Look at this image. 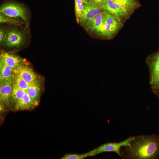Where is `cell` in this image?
<instances>
[{"mask_svg":"<svg viewBox=\"0 0 159 159\" xmlns=\"http://www.w3.org/2000/svg\"><path fill=\"white\" fill-rule=\"evenodd\" d=\"M13 82L19 87L26 91L31 84L27 82L18 74H15Z\"/></svg>","mask_w":159,"mask_h":159,"instance_id":"cell-19","label":"cell"},{"mask_svg":"<svg viewBox=\"0 0 159 159\" xmlns=\"http://www.w3.org/2000/svg\"><path fill=\"white\" fill-rule=\"evenodd\" d=\"M1 23H8L16 25H20L21 22L15 18L5 16L2 14L0 15Z\"/></svg>","mask_w":159,"mask_h":159,"instance_id":"cell-20","label":"cell"},{"mask_svg":"<svg viewBox=\"0 0 159 159\" xmlns=\"http://www.w3.org/2000/svg\"><path fill=\"white\" fill-rule=\"evenodd\" d=\"M38 104L31 98L26 91L23 97L15 104L14 109L15 110H29L34 108Z\"/></svg>","mask_w":159,"mask_h":159,"instance_id":"cell-13","label":"cell"},{"mask_svg":"<svg viewBox=\"0 0 159 159\" xmlns=\"http://www.w3.org/2000/svg\"><path fill=\"white\" fill-rule=\"evenodd\" d=\"M104 12V28L106 38H112L122 26V22L115 16Z\"/></svg>","mask_w":159,"mask_h":159,"instance_id":"cell-7","label":"cell"},{"mask_svg":"<svg viewBox=\"0 0 159 159\" xmlns=\"http://www.w3.org/2000/svg\"><path fill=\"white\" fill-rule=\"evenodd\" d=\"M13 71L14 74H18L29 84L38 81L37 75L32 69L24 64L20 65Z\"/></svg>","mask_w":159,"mask_h":159,"instance_id":"cell-9","label":"cell"},{"mask_svg":"<svg viewBox=\"0 0 159 159\" xmlns=\"http://www.w3.org/2000/svg\"><path fill=\"white\" fill-rule=\"evenodd\" d=\"M0 60L4 62L13 70L21 64H24L25 60L21 57L4 51L1 52Z\"/></svg>","mask_w":159,"mask_h":159,"instance_id":"cell-11","label":"cell"},{"mask_svg":"<svg viewBox=\"0 0 159 159\" xmlns=\"http://www.w3.org/2000/svg\"><path fill=\"white\" fill-rule=\"evenodd\" d=\"M125 9L130 14L140 6L136 0H112Z\"/></svg>","mask_w":159,"mask_h":159,"instance_id":"cell-15","label":"cell"},{"mask_svg":"<svg viewBox=\"0 0 159 159\" xmlns=\"http://www.w3.org/2000/svg\"><path fill=\"white\" fill-rule=\"evenodd\" d=\"M26 92V91L20 88L13 83L11 101L15 104L23 97Z\"/></svg>","mask_w":159,"mask_h":159,"instance_id":"cell-17","label":"cell"},{"mask_svg":"<svg viewBox=\"0 0 159 159\" xmlns=\"http://www.w3.org/2000/svg\"><path fill=\"white\" fill-rule=\"evenodd\" d=\"M5 34L4 30L2 28L0 29V43L1 44L4 41Z\"/></svg>","mask_w":159,"mask_h":159,"instance_id":"cell-22","label":"cell"},{"mask_svg":"<svg viewBox=\"0 0 159 159\" xmlns=\"http://www.w3.org/2000/svg\"><path fill=\"white\" fill-rule=\"evenodd\" d=\"M26 91L33 100L39 102L41 87L39 81L31 84Z\"/></svg>","mask_w":159,"mask_h":159,"instance_id":"cell-16","label":"cell"},{"mask_svg":"<svg viewBox=\"0 0 159 159\" xmlns=\"http://www.w3.org/2000/svg\"><path fill=\"white\" fill-rule=\"evenodd\" d=\"M102 11L99 4L93 0H88L85 4L82 16L79 23L86 29L95 16Z\"/></svg>","mask_w":159,"mask_h":159,"instance_id":"cell-4","label":"cell"},{"mask_svg":"<svg viewBox=\"0 0 159 159\" xmlns=\"http://www.w3.org/2000/svg\"><path fill=\"white\" fill-rule=\"evenodd\" d=\"M74 3L76 19L79 23L82 16L86 2L84 0H74Z\"/></svg>","mask_w":159,"mask_h":159,"instance_id":"cell-18","label":"cell"},{"mask_svg":"<svg viewBox=\"0 0 159 159\" xmlns=\"http://www.w3.org/2000/svg\"><path fill=\"white\" fill-rule=\"evenodd\" d=\"M0 12V14L7 16L21 18L27 24L26 10L22 4L11 1L5 2L1 6Z\"/></svg>","mask_w":159,"mask_h":159,"instance_id":"cell-2","label":"cell"},{"mask_svg":"<svg viewBox=\"0 0 159 159\" xmlns=\"http://www.w3.org/2000/svg\"><path fill=\"white\" fill-rule=\"evenodd\" d=\"M99 5L102 11L115 16L122 22L129 15L125 9L112 0H104Z\"/></svg>","mask_w":159,"mask_h":159,"instance_id":"cell-6","label":"cell"},{"mask_svg":"<svg viewBox=\"0 0 159 159\" xmlns=\"http://www.w3.org/2000/svg\"><path fill=\"white\" fill-rule=\"evenodd\" d=\"M89 152L82 154L77 153L67 154L62 157L61 159H83L90 157Z\"/></svg>","mask_w":159,"mask_h":159,"instance_id":"cell-21","label":"cell"},{"mask_svg":"<svg viewBox=\"0 0 159 159\" xmlns=\"http://www.w3.org/2000/svg\"><path fill=\"white\" fill-rule=\"evenodd\" d=\"M96 3L100 4L104 0H93Z\"/></svg>","mask_w":159,"mask_h":159,"instance_id":"cell-23","label":"cell"},{"mask_svg":"<svg viewBox=\"0 0 159 159\" xmlns=\"http://www.w3.org/2000/svg\"><path fill=\"white\" fill-rule=\"evenodd\" d=\"M24 37L21 32L15 29L8 30L5 35L4 42L9 47H18L24 42Z\"/></svg>","mask_w":159,"mask_h":159,"instance_id":"cell-8","label":"cell"},{"mask_svg":"<svg viewBox=\"0 0 159 159\" xmlns=\"http://www.w3.org/2000/svg\"><path fill=\"white\" fill-rule=\"evenodd\" d=\"M14 75L13 69L0 60V82L13 80Z\"/></svg>","mask_w":159,"mask_h":159,"instance_id":"cell-14","label":"cell"},{"mask_svg":"<svg viewBox=\"0 0 159 159\" xmlns=\"http://www.w3.org/2000/svg\"><path fill=\"white\" fill-rule=\"evenodd\" d=\"M104 20V12L102 11L95 16L86 29L106 38Z\"/></svg>","mask_w":159,"mask_h":159,"instance_id":"cell-10","label":"cell"},{"mask_svg":"<svg viewBox=\"0 0 159 159\" xmlns=\"http://www.w3.org/2000/svg\"><path fill=\"white\" fill-rule=\"evenodd\" d=\"M120 153L123 159H159V136H133L130 144L122 147Z\"/></svg>","mask_w":159,"mask_h":159,"instance_id":"cell-1","label":"cell"},{"mask_svg":"<svg viewBox=\"0 0 159 159\" xmlns=\"http://www.w3.org/2000/svg\"><path fill=\"white\" fill-rule=\"evenodd\" d=\"M85 2H86V4L87 2L88 1V0H84Z\"/></svg>","mask_w":159,"mask_h":159,"instance_id":"cell-24","label":"cell"},{"mask_svg":"<svg viewBox=\"0 0 159 159\" xmlns=\"http://www.w3.org/2000/svg\"><path fill=\"white\" fill-rule=\"evenodd\" d=\"M13 80L0 82V103L9 106L11 102L13 87Z\"/></svg>","mask_w":159,"mask_h":159,"instance_id":"cell-12","label":"cell"},{"mask_svg":"<svg viewBox=\"0 0 159 159\" xmlns=\"http://www.w3.org/2000/svg\"><path fill=\"white\" fill-rule=\"evenodd\" d=\"M131 136L119 142H109L104 144L89 152L90 156H93L103 153L113 152L120 157L121 148L129 145L132 138Z\"/></svg>","mask_w":159,"mask_h":159,"instance_id":"cell-5","label":"cell"},{"mask_svg":"<svg viewBox=\"0 0 159 159\" xmlns=\"http://www.w3.org/2000/svg\"><path fill=\"white\" fill-rule=\"evenodd\" d=\"M148 61L151 87L153 92L159 99V52Z\"/></svg>","mask_w":159,"mask_h":159,"instance_id":"cell-3","label":"cell"}]
</instances>
